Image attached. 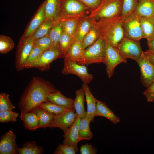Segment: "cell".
<instances>
[{
	"instance_id": "6da1fadb",
	"label": "cell",
	"mask_w": 154,
	"mask_h": 154,
	"mask_svg": "<svg viewBox=\"0 0 154 154\" xmlns=\"http://www.w3.org/2000/svg\"><path fill=\"white\" fill-rule=\"evenodd\" d=\"M49 81L38 77H33L21 96L18 108L21 120L23 115L40 104L48 101V96L56 90Z\"/></svg>"
},
{
	"instance_id": "7a4b0ae2",
	"label": "cell",
	"mask_w": 154,
	"mask_h": 154,
	"mask_svg": "<svg viewBox=\"0 0 154 154\" xmlns=\"http://www.w3.org/2000/svg\"><path fill=\"white\" fill-rule=\"evenodd\" d=\"M94 22L99 30L100 36L116 48L125 37L123 20L120 16Z\"/></svg>"
},
{
	"instance_id": "3957f363",
	"label": "cell",
	"mask_w": 154,
	"mask_h": 154,
	"mask_svg": "<svg viewBox=\"0 0 154 154\" xmlns=\"http://www.w3.org/2000/svg\"><path fill=\"white\" fill-rule=\"evenodd\" d=\"M123 0H101L98 6L88 16L94 21L120 16Z\"/></svg>"
},
{
	"instance_id": "277c9868",
	"label": "cell",
	"mask_w": 154,
	"mask_h": 154,
	"mask_svg": "<svg viewBox=\"0 0 154 154\" xmlns=\"http://www.w3.org/2000/svg\"><path fill=\"white\" fill-rule=\"evenodd\" d=\"M106 41L100 36L93 44L85 49L83 56L78 64L87 65L95 63H105Z\"/></svg>"
},
{
	"instance_id": "5b68a950",
	"label": "cell",
	"mask_w": 154,
	"mask_h": 154,
	"mask_svg": "<svg viewBox=\"0 0 154 154\" xmlns=\"http://www.w3.org/2000/svg\"><path fill=\"white\" fill-rule=\"evenodd\" d=\"M89 8L78 0H63L59 17L60 19L82 18Z\"/></svg>"
},
{
	"instance_id": "8992f818",
	"label": "cell",
	"mask_w": 154,
	"mask_h": 154,
	"mask_svg": "<svg viewBox=\"0 0 154 154\" xmlns=\"http://www.w3.org/2000/svg\"><path fill=\"white\" fill-rule=\"evenodd\" d=\"M140 18L134 12L123 20L125 37L138 41L144 38Z\"/></svg>"
},
{
	"instance_id": "52a82bcc",
	"label": "cell",
	"mask_w": 154,
	"mask_h": 154,
	"mask_svg": "<svg viewBox=\"0 0 154 154\" xmlns=\"http://www.w3.org/2000/svg\"><path fill=\"white\" fill-rule=\"evenodd\" d=\"M119 54L127 59L135 60L143 53L139 41L125 37L116 48Z\"/></svg>"
},
{
	"instance_id": "ba28073f",
	"label": "cell",
	"mask_w": 154,
	"mask_h": 154,
	"mask_svg": "<svg viewBox=\"0 0 154 154\" xmlns=\"http://www.w3.org/2000/svg\"><path fill=\"white\" fill-rule=\"evenodd\" d=\"M127 62V59L119 54L116 48L106 41L104 64L109 78L113 76L114 70L117 65L122 63H126Z\"/></svg>"
},
{
	"instance_id": "9c48e42d",
	"label": "cell",
	"mask_w": 154,
	"mask_h": 154,
	"mask_svg": "<svg viewBox=\"0 0 154 154\" xmlns=\"http://www.w3.org/2000/svg\"><path fill=\"white\" fill-rule=\"evenodd\" d=\"M60 58H64V56L59 48L44 50L38 58L27 68H35L42 71L45 70L49 68L50 64L54 60Z\"/></svg>"
},
{
	"instance_id": "30bf717a",
	"label": "cell",
	"mask_w": 154,
	"mask_h": 154,
	"mask_svg": "<svg viewBox=\"0 0 154 154\" xmlns=\"http://www.w3.org/2000/svg\"><path fill=\"white\" fill-rule=\"evenodd\" d=\"M64 59V66L61 71L62 74L66 75L75 74L80 78L83 83L88 84L93 80V76L88 73L85 65L79 64L65 58Z\"/></svg>"
},
{
	"instance_id": "8fae6325",
	"label": "cell",
	"mask_w": 154,
	"mask_h": 154,
	"mask_svg": "<svg viewBox=\"0 0 154 154\" xmlns=\"http://www.w3.org/2000/svg\"><path fill=\"white\" fill-rule=\"evenodd\" d=\"M135 60L140 67L141 82L147 88L154 81V65L147 58L144 52Z\"/></svg>"
},
{
	"instance_id": "7c38bea8",
	"label": "cell",
	"mask_w": 154,
	"mask_h": 154,
	"mask_svg": "<svg viewBox=\"0 0 154 154\" xmlns=\"http://www.w3.org/2000/svg\"><path fill=\"white\" fill-rule=\"evenodd\" d=\"M33 46V41L28 39L20 40L16 54L15 64L17 71L25 68V65Z\"/></svg>"
},
{
	"instance_id": "4fadbf2b",
	"label": "cell",
	"mask_w": 154,
	"mask_h": 154,
	"mask_svg": "<svg viewBox=\"0 0 154 154\" xmlns=\"http://www.w3.org/2000/svg\"><path fill=\"white\" fill-rule=\"evenodd\" d=\"M74 108L58 115H55L48 127L51 128L57 127L65 133L74 121L77 115Z\"/></svg>"
},
{
	"instance_id": "5bb4252c",
	"label": "cell",
	"mask_w": 154,
	"mask_h": 154,
	"mask_svg": "<svg viewBox=\"0 0 154 154\" xmlns=\"http://www.w3.org/2000/svg\"><path fill=\"white\" fill-rule=\"evenodd\" d=\"M45 0L41 5L35 15L25 30L20 40H24L29 38L46 19L45 8Z\"/></svg>"
},
{
	"instance_id": "9a60e30c",
	"label": "cell",
	"mask_w": 154,
	"mask_h": 154,
	"mask_svg": "<svg viewBox=\"0 0 154 154\" xmlns=\"http://www.w3.org/2000/svg\"><path fill=\"white\" fill-rule=\"evenodd\" d=\"M16 139V136L12 131L10 130L2 135L0 139V154H18L19 148Z\"/></svg>"
},
{
	"instance_id": "2e32d148",
	"label": "cell",
	"mask_w": 154,
	"mask_h": 154,
	"mask_svg": "<svg viewBox=\"0 0 154 154\" xmlns=\"http://www.w3.org/2000/svg\"><path fill=\"white\" fill-rule=\"evenodd\" d=\"M81 119L80 117L77 116L73 124L64 133L63 145L78 147V143L79 141L78 137V125Z\"/></svg>"
},
{
	"instance_id": "e0dca14e",
	"label": "cell",
	"mask_w": 154,
	"mask_h": 154,
	"mask_svg": "<svg viewBox=\"0 0 154 154\" xmlns=\"http://www.w3.org/2000/svg\"><path fill=\"white\" fill-rule=\"evenodd\" d=\"M94 21L88 17H84L80 19L74 35L75 41L82 42L85 36L94 24Z\"/></svg>"
},
{
	"instance_id": "ac0fdd59",
	"label": "cell",
	"mask_w": 154,
	"mask_h": 154,
	"mask_svg": "<svg viewBox=\"0 0 154 154\" xmlns=\"http://www.w3.org/2000/svg\"><path fill=\"white\" fill-rule=\"evenodd\" d=\"M82 88L84 91L87 103L86 116L92 121L95 117L97 100L92 94L88 84L83 83Z\"/></svg>"
},
{
	"instance_id": "d6986e66",
	"label": "cell",
	"mask_w": 154,
	"mask_h": 154,
	"mask_svg": "<svg viewBox=\"0 0 154 154\" xmlns=\"http://www.w3.org/2000/svg\"><path fill=\"white\" fill-rule=\"evenodd\" d=\"M95 116L104 117L115 124L119 123L120 121L119 118L115 114L104 102L97 100Z\"/></svg>"
},
{
	"instance_id": "ffe728a7",
	"label": "cell",
	"mask_w": 154,
	"mask_h": 154,
	"mask_svg": "<svg viewBox=\"0 0 154 154\" xmlns=\"http://www.w3.org/2000/svg\"><path fill=\"white\" fill-rule=\"evenodd\" d=\"M48 99V101L67 108H74V100L66 97L58 90L49 94Z\"/></svg>"
},
{
	"instance_id": "44dd1931",
	"label": "cell",
	"mask_w": 154,
	"mask_h": 154,
	"mask_svg": "<svg viewBox=\"0 0 154 154\" xmlns=\"http://www.w3.org/2000/svg\"><path fill=\"white\" fill-rule=\"evenodd\" d=\"M62 0H46L45 12L46 19L54 20L59 17Z\"/></svg>"
},
{
	"instance_id": "7402d4cb",
	"label": "cell",
	"mask_w": 154,
	"mask_h": 154,
	"mask_svg": "<svg viewBox=\"0 0 154 154\" xmlns=\"http://www.w3.org/2000/svg\"><path fill=\"white\" fill-rule=\"evenodd\" d=\"M135 12L142 17L154 15V0H138Z\"/></svg>"
},
{
	"instance_id": "603a6c76",
	"label": "cell",
	"mask_w": 154,
	"mask_h": 154,
	"mask_svg": "<svg viewBox=\"0 0 154 154\" xmlns=\"http://www.w3.org/2000/svg\"><path fill=\"white\" fill-rule=\"evenodd\" d=\"M84 50L81 42L75 41L69 48L64 58L78 62L82 59Z\"/></svg>"
},
{
	"instance_id": "cb8c5ba5",
	"label": "cell",
	"mask_w": 154,
	"mask_h": 154,
	"mask_svg": "<svg viewBox=\"0 0 154 154\" xmlns=\"http://www.w3.org/2000/svg\"><path fill=\"white\" fill-rule=\"evenodd\" d=\"M76 97L74 101V107L77 116L81 119L85 118L86 116L84 106L85 94L82 88L78 90L75 92Z\"/></svg>"
},
{
	"instance_id": "d4e9b609",
	"label": "cell",
	"mask_w": 154,
	"mask_h": 154,
	"mask_svg": "<svg viewBox=\"0 0 154 154\" xmlns=\"http://www.w3.org/2000/svg\"><path fill=\"white\" fill-rule=\"evenodd\" d=\"M144 38L147 40L154 37V15L140 18Z\"/></svg>"
},
{
	"instance_id": "484cf974",
	"label": "cell",
	"mask_w": 154,
	"mask_h": 154,
	"mask_svg": "<svg viewBox=\"0 0 154 154\" xmlns=\"http://www.w3.org/2000/svg\"><path fill=\"white\" fill-rule=\"evenodd\" d=\"M30 111L36 114L39 118L40 127L45 128L48 127L55 115L51 114L38 106L33 108Z\"/></svg>"
},
{
	"instance_id": "4316f807",
	"label": "cell",
	"mask_w": 154,
	"mask_h": 154,
	"mask_svg": "<svg viewBox=\"0 0 154 154\" xmlns=\"http://www.w3.org/2000/svg\"><path fill=\"white\" fill-rule=\"evenodd\" d=\"M55 21L46 19L44 22L27 39L34 41L46 35L52 28Z\"/></svg>"
},
{
	"instance_id": "83f0119b",
	"label": "cell",
	"mask_w": 154,
	"mask_h": 154,
	"mask_svg": "<svg viewBox=\"0 0 154 154\" xmlns=\"http://www.w3.org/2000/svg\"><path fill=\"white\" fill-rule=\"evenodd\" d=\"M91 121L87 117L81 119L78 125V137L79 141L83 140H90L93 134L90 128Z\"/></svg>"
},
{
	"instance_id": "f1b7e54d",
	"label": "cell",
	"mask_w": 154,
	"mask_h": 154,
	"mask_svg": "<svg viewBox=\"0 0 154 154\" xmlns=\"http://www.w3.org/2000/svg\"><path fill=\"white\" fill-rule=\"evenodd\" d=\"M21 120L23 121L24 127L28 130L35 131L40 128L39 117L36 114L32 112L25 113Z\"/></svg>"
},
{
	"instance_id": "f546056e",
	"label": "cell",
	"mask_w": 154,
	"mask_h": 154,
	"mask_svg": "<svg viewBox=\"0 0 154 154\" xmlns=\"http://www.w3.org/2000/svg\"><path fill=\"white\" fill-rule=\"evenodd\" d=\"M63 32L62 22L58 18L55 21L52 28L48 34L56 47L59 48V41Z\"/></svg>"
},
{
	"instance_id": "4dcf8cb0",
	"label": "cell",
	"mask_w": 154,
	"mask_h": 154,
	"mask_svg": "<svg viewBox=\"0 0 154 154\" xmlns=\"http://www.w3.org/2000/svg\"><path fill=\"white\" fill-rule=\"evenodd\" d=\"M81 18H60L62 22L63 31L73 38L74 40L75 32Z\"/></svg>"
},
{
	"instance_id": "1f68e13d",
	"label": "cell",
	"mask_w": 154,
	"mask_h": 154,
	"mask_svg": "<svg viewBox=\"0 0 154 154\" xmlns=\"http://www.w3.org/2000/svg\"><path fill=\"white\" fill-rule=\"evenodd\" d=\"M44 150L41 146H38L35 141L26 142L22 147L19 148V154H42Z\"/></svg>"
},
{
	"instance_id": "d6a6232c",
	"label": "cell",
	"mask_w": 154,
	"mask_h": 154,
	"mask_svg": "<svg viewBox=\"0 0 154 154\" xmlns=\"http://www.w3.org/2000/svg\"><path fill=\"white\" fill-rule=\"evenodd\" d=\"M100 37L99 30L95 22L91 29L84 38L82 44L84 49L94 43Z\"/></svg>"
},
{
	"instance_id": "836d02e7",
	"label": "cell",
	"mask_w": 154,
	"mask_h": 154,
	"mask_svg": "<svg viewBox=\"0 0 154 154\" xmlns=\"http://www.w3.org/2000/svg\"><path fill=\"white\" fill-rule=\"evenodd\" d=\"M138 0H123L122 11L120 17L123 20L136 10Z\"/></svg>"
},
{
	"instance_id": "e575fe53",
	"label": "cell",
	"mask_w": 154,
	"mask_h": 154,
	"mask_svg": "<svg viewBox=\"0 0 154 154\" xmlns=\"http://www.w3.org/2000/svg\"><path fill=\"white\" fill-rule=\"evenodd\" d=\"M38 106L48 112L55 115H59L71 109L49 101L42 102Z\"/></svg>"
},
{
	"instance_id": "d590c367",
	"label": "cell",
	"mask_w": 154,
	"mask_h": 154,
	"mask_svg": "<svg viewBox=\"0 0 154 154\" xmlns=\"http://www.w3.org/2000/svg\"><path fill=\"white\" fill-rule=\"evenodd\" d=\"M74 42L75 40L73 38L63 32L59 41L58 46L64 55V57L69 48Z\"/></svg>"
},
{
	"instance_id": "8d00e7d4",
	"label": "cell",
	"mask_w": 154,
	"mask_h": 154,
	"mask_svg": "<svg viewBox=\"0 0 154 154\" xmlns=\"http://www.w3.org/2000/svg\"><path fill=\"white\" fill-rule=\"evenodd\" d=\"M15 44L13 40L9 37L4 35L0 36V53L5 54L11 51Z\"/></svg>"
},
{
	"instance_id": "74e56055",
	"label": "cell",
	"mask_w": 154,
	"mask_h": 154,
	"mask_svg": "<svg viewBox=\"0 0 154 154\" xmlns=\"http://www.w3.org/2000/svg\"><path fill=\"white\" fill-rule=\"evenodd\" d=\"M33 45L38 47L43 51L57 47L54 46L48 34L33 41Z\"/></svg>"
},
{
	"instance_id": "f35d334b",
	"label": "cell",
	"mask_w": 154,
	"mask_h": 154,
	"mask_svg": "<svg viewBox=\"0 0 154 154\" xmlns=\"http://www.w3.org/2000/svg\"><path fill=\"white\" fill-rule=\"evenodd\" d=\"M18 115V112L13 110L0 111V122L3 123L15 122Z\"/></svg>"
},
{
	"instance_id": "ab89813d",
	"label": "cell",
	"mask_w": 154,
	"mask_h": 154,
	"mask_svg": "<svg viewBox=\"0 0 154 154\" xmlns=\"http://www.w3.org/2000/svg\"><path fill=\"white\" fill-rule=\"evenodd\" d=\"M44 51L38 47L34 45L26 60L25 65V68L34 62L39 57Z\"/></svg>"
},
{
	"instance_id": "60d3db41",
	"label": "cell",
	"mask_w": 154,
	"mask_h": 154,
	"mask_svg": "<svg viewBox=\"0 0 154 154\" xmlns=\"http://www.w3.org/2000/svg\"><path fill=\"white\" fill-rule=\"evenodd\" d=\"M9 95L5 93L0 94V111L13 110L15 108L10 100Z\"/></svg>"
},
{
	"instance_id": "b9f144b4",
	"label": "cell",
	"mask_w": 154,
	"mask_h": 154,
	"mask_svg": "<svg viewBox=\"0 0 154 154\" xmlns=\"http://www.w3.org/2000/svg\"><path fill=\"white\" fill-rule=\"evenodd\" d=\"M78 151V147L59 144L53 153L54 154H75Z\"/></svg>"
},
{
	"instance_id": "7bdbcfd3",
	"label": "cell",
	"mask_w": 154,
	"mask_h": 154,
	"mask_svg": "<svg viewBox=\"0 0 154 154\" xmlns=\"http://www.w3.org/2000/svg\"><path fill=\"white\" fill-rule=\"evenodd\" d=\"M80 152L81 154H96L97 149L93 147L91 144L87 143L82 145L80 147Z\"/></svg>"
},
{
	"instance_id": "ee69618b",
	"label": "cell",
	"mask_w": 154,
	"mask_h": 154,
	"mask_svg": "<svg viewBox=\"0 0 154 154\" xmlns=\"http://www.w3.org/2000/svg\"><path fill=\"white\" fill-rule=\"evenodd\" d=\"M143 94L147 98V102L154 101V81L145 91Z\"/></svg>"
},
{
	"instance_id": "f6af8a7d",
	"label": "cell",
	"mask_w": 154,
	"mask_h": 154,
	"mask_svg": "<svg viewBox=\"0 0 154 154\" xmlns=\"http://www.w3.org/2000/svg\"><path fill=\"white\" fill-rule=\"evenodd\" d=\"M89 9L94 10L99 5L101 0H78Z\"/></svg>"
},
{
	"instance_id": "bcb514c9",
	"label": "cell",
	"mask_w": 154,
	"mask_h": 154,
	"mask_svg": "<svg viewBox=\"0 0 154 154\" xmlns=\"http://www.w3.org/2000/svg\"><path fill=\"white\" fill-rule=\"evenodd\" d=\"M144 53L149 61L154 65V53L148 50Z\"/></svg>"
},
{
	"instance_id": "7dc6e473",
	"label": "cell",
	"mask_w": 154,
	"mask_h": 154,
	"mask_svg": "<svg viewBox=\"0 0 154 154\" xmlns=\"http://www.w3.org/2000/svg\"><path fill=\"white\" fill-rule=\"evenodd\" d=\"M149 51L154 53V37L147 40Z\"/></svg>"
},
{
	"instance_id": "c3c4849f",
	"label": "cell",
	"mask_w": 154,
	"mask_h": 154,
	"mask_svg": "<svg viewBox=\"0 0 154 154\" xmlns=\"http://www.w3.org/2000/svg\"></svg>"
}]
</instances>
